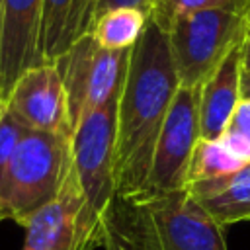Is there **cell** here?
<instances>
[{
    "label": "cell",
    "instance_id": "cell-25",
    "mask_svg": "<svg viewBox=\"0 0 250 250\" xmlns=\"http://www.w3.org/2000/svg\"><path fill=\"white\" fill-rule=\"evenodd\" d=\"M248 16H250V6H248Z\"/></svg>",
    "mask_w": 250,
    "mask_h": 250
},
{
    "label": "cell",
    "instance_id": "cell-18",
    "mask_svg": "<svg viewBox=\"0 0 250 250\" xmlns=\"http://www.w3.org/2000/svg\"><path fill=\"white\" fill-rule=\"evenodd\" d=\"M225 133L236 135L250 143V98H240Z\"/></svg>",
    "mask_w": 250,
    "mask_h": 250
},
{
    "label": "cell",
    "instance_id": "cell-4",
    "mask_svg": "<svg viewBox=\"0 0 250 250\" xmlns=\"http://www.w3.org/2000/svg\"><path fill=\"white\" fill-rule=\"evenodd\" d=\"M70 172V137L25 129L8 170L6 219L21 227L59 195Z\"/></svg>",
    "mask_w": 250,
    "mask_h": 250
},
{
    "label": "cell",
    "instance_id": "cell-7",
    "mask_svg": "<svg viewBox=\"0 0 250 250\" xmlns=\"http://www.w3.org/2000/svg\"><path fill=\"white\" fill-rule=\"evenodd\" d=\"M21 227L25 230L21 250H94L104 246L107 230L92 217L74 168L59 195Z\"/></svg>",
    "mask_w": 250,
    "mask_h": 250
},
{
    "label": "cell",
    "instance_id": "cell-9",
    "mask_svg": "<svg viewBox=\"0 0 250 250\" xmlns=\"http://www.w3.org/2000/svg\"><path fill=\"white\" fill-rule=\"evenodd\" d=\"M4 105L29 131L72 135L68 96L55 62H39L20 74L4 96Z\"/></svg>",
    "mask_w": 250,
    "mask_h": 250
},
{
    "label": "cell",
    "instance_id": "cell-6",
    "mask_svg": "<svg viewBox=\"0 0 250 250\" xmlns=\"http://www.w3.org/2000/svg\"><path fill=\"white\" fill-rule=\"evenodd\" d=\"M129 57L131 49H104L86 33L55 61L68 96L72 129L84 113L105 105L121 94Z\"/></svg>",
    "mask_w": 250,
    "mask_h": 250
},
{
    "label": "cell",
    "instance_id": "cell-2",
    "mask_svg": "<svg viewBox=\"0 0 250 250\" xmlns=\"http://www.w3.org/2000/svg\"><path fill=\"white\" fill-rule=\"evenodd\" d=\"M127 213L109 219L129 250H229L223 227L188 191L141 195L117 201Z\"/></svg>",
    "mask_w": 250,
    "mask_h": 250
},
{
    "label": "cell",
    "instance_id": "cell-12",
    "mask_svg": "<svg viewBox=\"0 0 250 250\" xmlns=\"http://www.w3.org/2000/svg\"><path fill=\"white\" fill-rule=\"evenodd\" d=\"M98 0H43L39 51L43 62H55L74 45L94 18Z\"/></svg>",
    "mask_w": 250,
    "mask_h": 250
},
{
    "label": "cell",
    "instance_id": "cell-13",
    "mask_svg": "<svg viewBox=\"0 0 250 250\" xmlns=\"http://www.w3.org/2000/svg\"><path fill=\"white\" fill-rule=\"evenodd\" d=\"M186 189L223 229L250 221V162L230 174L188 184Z\"/></svg>",
    "mask_w": 250,
    "mask_h": 250
},
{
    "label": "cell",
    "instance_id": "cell-20",
    "mask_svg": "<svg viewBox=\"0 0 250 250\" xmlns=\"http://www.w3.org/2000/svg\"><path fill=\"white\" fill-rule=\"evenodd\" d=\"M240 96L250 98V57L244 55L240 62Z\"/></svg>",
    "mask_w": 250,
    "mask_h": 250
},
{
    "label": "cell",
    "instance_id": "cell-16",
    "mask_svg": "<svg viewBox=\"0 0 250 250\" xmlns=\"http://www.w3.org/2000/svg\"><path fill=\"white\" fill-rule=\"evenodd\" d=\"M25 133V127L18 123L4 105V113L0 117V221L6 219V180H8V170L10 162L14 156V150Z\"/></svg>",
    "mask_w": 250,
    "mask_h": 250
},
{
    "label": "cell",
    "instance_id": "cell-11",
    "mask_svg": "<svg viewBox=\"0 0 250 250\" xmlns=\"http://www.w3.org/2000/svg\"><path fill=\"white\" fill-rule=\"evenodd\" d=\"M242 43L232 49L219 68L199 88V139L219 141L240 102Z\"/></svg>",
    "mask_w": 250,
    "mask_h": 250
},
{
    "label": "cell",
    "instance_id": "cell-8",
    "mask_svg": "<svg viewBox=\"0 0 250 250\" xmlns=\"http://www.w3.org/2000/svg\"><path fill=\"white\" fill-rule=\"evenodd\" d=\"M197 141L199 88L180 86L158 133L150 160V170L141 195H156L186 189L189 162Z\"/></svg>",
    "mask_w": 250,
    "mask_h": 250
},
{
    "label": "cell",
    "instance_id": "cell-19",
    "mask_svg": "<svg viewBox=\"0 0 250 250\" xmlns=\"http://www.w3.org/2000/svg\"><path fill=\"white\" fill-rule=\"evenodd\" d=\"M152 2L154 0H98L96 10H94V18H98L100 14H104V12H107L109 8H115V6H135V8H141L148 14V8L152 6Z\"/></svg>",
    "mask_w": 250,
    "mask_h": 250
},
{
    "label": "cell",
    "instance_id": "cell-14",
    "mask_svg": "<svg viewBox=\"0 0 250 250\" xmlns=\"http://www.w3.org/2000/svg\"><path fill=\"white\" fill-rule=\"evenodd\" d=\"M148 25V14L135 6H115L92 20L88 35L109 51H129Z\"/></svg>",
    "mask_w": 250,
    "mask_h": 250
},
{
    "label": "cell",
    "instance_id": "cell-1",
    "mask_svg": "<svg viewBox=\"0 0 250 250\" xmlns=\"http://www.w3.org/2000/svg\"><path fill=\"white\" fill-rule=\"evenodd\" d=\"M178 88L166 31L148 20L145 33L131 49L117 102L115 203L133 201L143 193L154 145Z\"/></svg>",
    "mask_w": 250,
    "mask_h": 250
},
{
    "label": "cell",
    "instance_id": "cell-3",
    "mask_svg": "<svg viewBox=\"0 0 250 250\" xmlns=\"http://www.w3.org/2000/svg\"><path fill=\"white\" fill-rule=\"evenodd\" d=\"M242 6L205 8L178 16L164 29L182 88H201L227 55L244 39Z\"/></svg>",
    "mask_w": 250,
    "mask_h": 250
},
{
    "label": "cell",
    "instance_id": "cell-21",
    "mask_svg": "<svg viewBox=\"0 0 250 250\" xmlns=\"http://www.w3.org/2000/svg\"><path fill=\"white\" fill-rule=\"evenodd\" d=\"M104 248H105V250H129V248L125 246V242L117 236V232H115L111 227H107V230H105Z\"/></svg>",
    "mask_w": 250,
    "mask_h": 250
},
{
    "label": "cell",
    "instance_id": "cell-10",
    "mask_svg": "<svg viewBox=\"0 0 250 250\" xmlns=\"http://www.w3.org/2000/svg\"><path fill=\"white\" fill-rule=\"evenodd\" d=\"M43 0H2L0 90L6 96L20 74L43 62L39 51Z\"/></svg>",
    "mask_w": 250,
    "mask_h": 250
},
{
    "label": "cell",
    "instance_id": "cell-24",
    "mask_svg": "<svg viewBox=\"0 0 250 250\" xmlns=\"http://www.w3.org/2000/svg\"><path fill=\"white\" fill-rule=\"evenodd\" d=\"M240 4L246 8V14H248V6H250V0H240Z\"/></svg>",
    "mask_w": 250,
    "mask_h": 250
},
{
    "label": "cell",
    "instance_id": "cell-26",
    "mask_svg": "<svg viewBox=\"0 0 250 250\" xmlns=\"http://www.w3.org/2000/svg\"><path fill=\"white\" fill-rule=\"evenodd\" d=\"M0 6H2V0H0Z\"/></svg>",
    "mask_w": 250,
    "mask_h": 250
},
{
    "label": "cell",
    "instance_id": "cell-23",
    "mask_svg": "<svg viewBox=\"0 0 250 250\" xmlns=\"http://www.w3.org/2000/svg\"><path fill=\"white\" fill-rule=\"evenodd\" d=\"M2 113H4V94L0 90V117H2Z\"/></svg>",
    "mask_w": 250,
    "mask_h": 250
},
{
    "label": "cell",
    "instance_id": "cell-5",
    "mask_svg": "<svg viewBox=\"0 0 250 250\" xmlns=\"http://www.w3.org/2000/svg\"><path fill=\"white\" fill-rule=\"evenodd\" d=\"M117 102L119 96L109 100L105 105L84 113L70 135L76 180L92 217L104 227H107L117 199Z\"/></svg>",
    "mask_w": 250,
    "mask_h": 250
},
{
    "label": "cell",
    "instance_id": "cell-22",
    "mask_svg": "<svg viewBox=\"0 0 250 250\" xmlns=\"http://www.w3.org/2000/svg\"><path fill=\"white\" fill-rule=\"evenodd\" d=\"M242 55L250 57V16L246 20V29H244V39H242Z\"/></svg>",
    "mask_w": 250,
    "mask_h": 250
},
{
    "label": "cell",
    "instance_id": "cell-15",
    "mask_svg": "<svg viewBox=\"0 0 250 250\" xmlns=\"http://www.w3.org/2000/svg\"><path fill=\"white\" fill-rule=\"evenodd\" d=\"M244 166L225 145L223 141H205L199 139L193 156L189 162V174H188V184L193 182H203V180H213L225 174H230Z\"/></svg>",
    "mask_w": 250,
    "mask_h": 250
},
{
    "label": "cell",
    "instance_id": "cell-17",
    "mask_svg": "<svg viewBox=\"0 0 250 250\" xmlns=\"http://www.w3.org/2000/svg\"><path fill=\"white\" fill-rule=\"evenodd\" d=\"M227 6H242V4L240 0H154L152 6L148 8V20L154 21L158 27L166 29L170 21L178 16L205 8H227Z\"/></svg>",
    "mask_w": 250,
    "mask_h": 250
}]
</instances>
